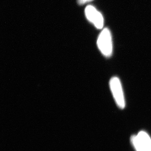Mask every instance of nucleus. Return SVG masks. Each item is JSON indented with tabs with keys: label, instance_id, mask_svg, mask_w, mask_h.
I'll use <instances>...</instances> for the list:
<instances>
[{
	"label": "nucleus",
	"instance_id": "3",
	"mask_svg": "<svg viewBox=\"0 0 151 151\" xmlns=\"http://www.w3.org/2000/svg\"><path fill=\"white\" fill-rule=\"evenodd\" d=\"M110 86L113 96L118 107L122 109H124L125 106V103L122 87L119 79L117 77L111 78L110 80Z\"/></svg>",
	"mask_w": 151,
	"mask_h": 151
},
{
	"label": "nucleus",
	"instance_id": "5",
	"mask_svg": "<svg viewBox=\"0 0 151 151\" xmlns=\"http://www.w3.org/2000/svg\"><path fill=\"white\" fill-rule=\"evenodd\" d=\"M93 0H77V3L79 5H83L86 3L93 1Z\"/></svg>",
	"mask_w": 151,
	"mask_h": 151
},
{
	"label": "nucleus",
	"instance_id": "4",
	"mask_svg": "<svg viewBox=\"0 0 151 151\" xmlns=\"http://www.w3.org/2000/svg\"><path fill=\"white\" fill-rule=\"evenodd\" d=\"M87 20L93 23L97 29H102L104 26V18L100 12L92 5H88L85 9Z\"/></svg>",
	"mask_w": 151,
	"mask_h": 151
},
{
	"label": "nucleus",
	"instance_id": "2",
	"mask_svg": "<svg viewBox=\"0 0 151 151\" xmlns=\"http://www.w3.org/2000/svg\"><path fill=\"white\" fill-rule=\"evenodd\" d=\"M131 141L136 151H151V138L145 132H140L137 135H133Z\"/></svg>",
	"mask_w": 151,
	"mask_h": 151
},
{
	"label": "nucleus",
	"instance_id": "1",
	"mask_svg": "<svg viewBox=\"0 0 151 151\" xmlns=\"http://www.w3.org/2000/svg\"><path fill=\"white\" fill-rule=\"evenodd\" d=\"M97 46L101 53L109 57L113 53V41L110 30L108 28L103 29L99 34L97 41Z\"/></svg>",
	"mask_w": 151,
	"mask_h": 151
}]
</instances>
